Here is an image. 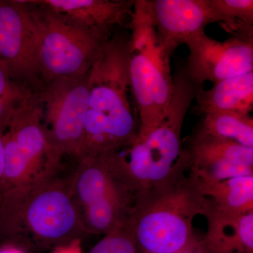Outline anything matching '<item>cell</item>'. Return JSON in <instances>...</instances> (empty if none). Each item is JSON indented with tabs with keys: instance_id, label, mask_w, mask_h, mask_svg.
<instances>
[{
	"instance_id": "cell-1",
	"label": "cell",
	"mask_w": 253,
	"mask_h": 253,
	"mask_svg": "<svg viewBox=\"0 0 253 253\" xmlns=\"http://www.w3.org/2000/svg\"><path fill=\"white\" fill-rule=\"evenodd\" d=\"M128 42L110 38L89 71L87 110L78 161L120 151L137 136L139 123L129 98Z\"/></svg>"
},
{
	"instance_id": "cell-2",
	"label": "cell",
	"mask_w": 253,
	"mask_h": 253,
	"mask_svg": "<svg viewBox=\"0 0 253 253\" xmlns=\"http://www.w3.org/2000/svg\"><path fill=\"white\" fill-rule=\"evenodd\" d=\"M174 91L166 117L152 130L129 146L112 153L115 167L136 199L163 185L189 169L181 134L186 113L202 86L195 83L185 68L173 77Z\"/></svg>"
},
{
	"instance_id": "cell-3",
	"label": "cell",
	"mask_w": 253,
	"mask_h": 253,
	"mask_svg": "<svg viewBox=\"0 0 253 253\" xmlns=\"http://www.w3.org/2000/svg\"><path fill=\"white\" fill-rule=\"evenodd\" d=\"M209 200L197 189L192 174L179 173L136 201L127 225L139 253H186L199 244L193 222L206 216Z\"/></svg>"
},
{
	"instance_id": "cell-4",
	"label": "cell",
	"mask_w": 253,
	"mask_h": 253,
	"mask_svg": "<svg viewBox=\"0 0 253 253\" xmlns=\"http://www.w3.org/2000/svg\"><path fill=\"white\" fill-rule=\"evenodd\" d=\"M129 84L142 137L166 117L174 91L169 59L158 46L147 1H134L129 23Z\"/></svg>"
},
{
	"instance_id": "cell-5",
	"label": "cell",
	"mask_w": 253,
	"mask_h": 253,
	"mask_svg": "<svg viewBox=\"0 0 253 253\" xmlns=\"http://www.w3.org/2000/svg\"><path fill=\"white\" fill-rule=\"evenodd\" d=\"M25 1L34 28L43 84L87 75L110 39L109 32L83 27L35 0Z\"/></svg>"
},
{
	"instance_id": "cell-6",
	"label": "cell",
	"mask_w": 253,
	"mask_h": 253,
	"mask_svg": "<svg viewBox=\"0 0 253 253\" xmlns=\"http://www.w3.org/2000/svg\"><path fill=\"white\" fill-rule=\"evenodd\" d=\"M4 167L0 211L10 212L33 188L58 174L42 126L39 94L20 105L2 134Z\"/></svg>"
},
{
	"instance_id": "cell-7",
	"label": "cell",
	"mask_w": 253,
	"mask_h": 253,
	"mask_svg": "<svg viewBox=\"0 0 253 253\" xmlns=\"http://www.w3.org/2000/svg\"><path fill=\"white\" fill-rule=\"evenodd\" d=\"M86 234L73 195L71 178L58 174L29 191L18 205L3 239L26 237L44 249H55Z\"/></svg>"
},
{
	"instance_id": "cell-8",
	"label": "cell",
	"mask_w": 253,
	"mask_h": 253,
	"mask_svg": "<svg viewBox=\"0 0 253 253\" xmlns=\"http://www.w3.org/2000/svg\"><path fill=\"white\" fill-rule=\"evenodd\" d=\"M71 181L86 234L106 235L128 224L136 196L118 174L111 154L79 160Z\"/></svg>"
},
{
	"instance_id": "cell-9",
	"label": "cell",
	"mask_w": 253,
	"mask_h": 253,
	"mask_svg": "<svg viewBox=\"0 0 253 253\" xmlns=\"http://www.w3.org/2000/svg\"><path fill=\"white\" fill-rule=\"evenodd\" d=\"M89 73L78 78L54 80L39 92L42 126L51 162L60 168L65 156L76 158L87 110Z\"/></svg>"
},
{
	"instance_id": "cell-10",
	"label": "cell",
	"mask_w": 253,
	"mask_h": 253,
	"mask_svg": "<svg viewBox=\"0 0 253 253\" xmlns=\"http://www.w3.org/2000/svg\"><path fill=\"white\" fill-rule=\"evenodd\" d=\"M0 66L16 83L39 93L42 81L34 28L25 0H0Z\"/></svg>"
},
{
	"instance_id": "cell-11",
	"label": "cell",
	"mask_w": 253,
	"mask_h": 253,
	"mask_svg": "<svg viewBox=\"0 0 253 253\" xmlns=\"http://www.w3.org/2000/svg\"><path fill=\"white\" fill-rule=\"evenodd\" d=\"M186 45L189 50L186 72L200 85L253 71V31L236 33L224 42L215 41L204 32Z\"/></svg>"
},
{
	"instance_id": "cell-12",
	"label": "cell",
	"mask_w": 253,
	"mask_h": 253,
	"mask_svg": "<svg viewBox=\"0 0 253 253\" xmlns=\"http://www.w3.org/2000/svg\"><path fill=\"white\" fill-rule=\"evenodd\" d=\"M196 180L219 181L253 175V149L211 135L199 128L184 150Z\"/></svg>"
},
{
	"instance_id": "cell-13",
	"label": "cell",
	"mask_w": 253,
	"mask_h": 253,
	"mask_svg": "<svg viewBox=\"0 0 253 253\" xmlns=\"http://www.w3.org/2000/svg\"><path fill=\"white\" fill-rule=\"evenodd\" d=\"M158 46L166 57L180 44L205 32L210 23L220 22L211 0L147 1Z\"/></svg>"
},
{
	"instance_id": "cell-14",
	"label": "cell",
	"mask_w": 253,
	"mask_h": 253,
	"mask_svg": "<svg viewBox=\"0 0 253 253\" xmlns=\"http://www.w3.org/2000/svg\"><path fill=\"white\" fill-rule=\"evenodd\" d=\"M55 12L89 29L109 32L130 20L133 0H36Z\"/></svg>"
},
{
	"instance_id": "cell-15",
	"label": "cell",
	"mask_w": 253,
	"mask_h": 253,
	"mask_svg": "<svg viewBox=\"0 0 253 253\" xmlns=\"http://www.w3.org/2000/svg\"><path fill=\"white\" fill-rule=\"evenodd\" d=\"M208 229L200 240L204 253H253V212L226 214L210 208Z\"/></svg>"
},
{
	"instance_id": "cell-16",
	"label": "cell",
	"mask_w": 253,
	"mask_h": 253,
	"mask_svg": "<svg viewBox=\"0 0 253 253\" xmlns=\"http://www.w3.org/2000/svg\"><path fill=\"white\" fill-rule=\"evenodd\" d=\"M196 111L205 115L236 112L250 115L253 107V71L214 83L196 94Z\"/></svg>"
},
{
	"instance_id": "cell-17",
	"label": "cell",
	"mask_w": 253,
	"mask_h": 253,
	"mask_svg": "<svg viewBox=\"0 0 253 253\" xmlns=\"http://www.w3.org/2000/svg\"><path fill=\"white\" fill-rule=\"evenodd\" d=\"M194 179L200 193L211 201L213 209L218 212L231 214L253 212V175L219 181Z\"/></svg>"
},
{
	"instance_id": "cell-18",
	"label": "cell",
	"mask_w": 253,
	"mask_h": 253,
	"mask_svg": "<svg viewBox=\"0 0 253 253\" xmlns=\"http://www.w3.org/2000/svg\"><path fill=\"white\" fill-rule=\"evenodd\" d=\"M211 135L230 139L253 149V119L250 115L236 112H217L204 116L200 126Z\"/></svg>"
},
{
	"instance_id": "cell-19",
	"label": "cell",
	"mask_w": 253,
	"mask_h": 253,
	"mask_svg": "<svg viewBox=\"0 0 253 253\" xmlns=\"http://www.w3.org/2000/svg\"><path fill=\"white\" fill-rule=\"evenodd\" d=\"M214 10L233 34L253 31V0H211Z\"/></svg>"
},
{
	"instance_id": "cell-20",
	"label": "cell",
	"mask_w": 253,
	"mask_h": 253,
	"mask_svg": "<svg viewBox=\"0 0 253 253\" xmlns=\"http://www.w3.org/2000/svg\"><path fill=\"white\" fill-rule=\"evenodd\" d=\"M34 94L13 81L0 66V133L6 130L20 105Z\"/></svg>"
},
{
	"instance_id": "cell-21",
	"label": "cell",
	"mask_w": 253,
	"mask_h": 253,
	"mask_svg": "<svg viewBox=\"0 0 253 253\" xmlns=\"http://www.w3.org/2000/svg\"><path fill=\"white\" fill-rule=\"evenodd\" d=\"M89 253H139L127 224L106 234Z\"/></svg>"
},
{
	"instance_id": "cell-22",
	"label": "cell",
	"mask_w": 253,
	"mask_h": 253,
	"mask_svg": "<svg viewBox=\"0 0 253 253\" xmlns=\"http://www.w3.org/2000/svg\"><path fill=\"white\" fill-rule=\"evenodd\" d=\"M50 253H83L81 239L75 240L72 242L55 248Z\"/></svg>"
},
{
	"instance_id": "cell-23",
	"label": "cell",
	"mask_w": 253,
	"mask_h": 253,
	"mask_svg": "<svg viewBox=\"0 0 253 253\" xmlns=\"http://www.w3.org/2000/svg\"><path fill=\"white\" fill-rule=\"evenodd\" d=\"M2 134L0 133V207L2 201V181L4 167V150Z\"/></svg>"
},
{
	"instance_id": "cell-24",
	"label": "cell",
	"mask_w": 253,
	"mask_h": 253,
	"mask_svg": "<svg viewBox=\"0 0 253 253\" xmlns=\"http://www.w3.org/2000/svg\"><path fill=\"white\" fill-rule=\"evenodd\" d=\"M0 253H27L24 251V249H21L18 246H11L5 248V249L1 250Z\"/></svg>"
},
{
	"instance_id": "cell-25",
	"label": "cell",
	"mask_w": 253,
	"mask_h": 253,
	"mask_svg": "<svg viewBox=\"0 0 253 253\" xmlns=\"http://www.w3.org/2000/svg\"><path fill=\"white\" fill-rule=\"evenodd\" d=\"M186 253H204V251H203L202 248H201V244H200V241L199 244L197 246H195L194 249L190 250L189 251H188Z\"/></svg>"
}]
</instances>
